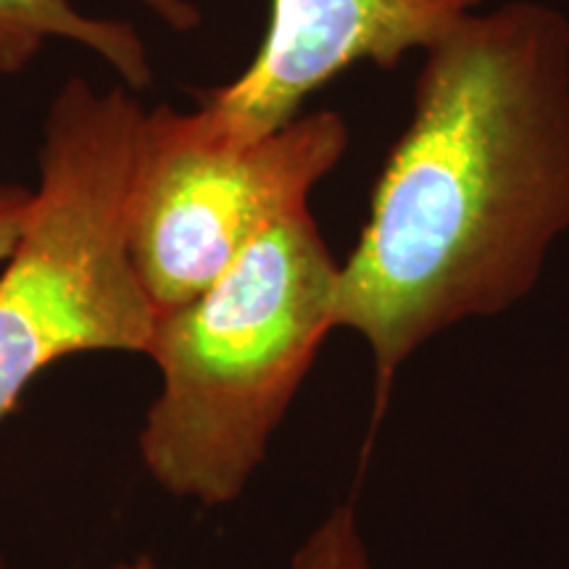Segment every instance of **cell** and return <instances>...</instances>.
Wrapping results in <instances>:
<instances>
[{"instance_id":"cell-1","label":"cell","mask_w":569,"mask_h":569,"mask_svg":"<svg viewBox=\"0 0 569 569\" xmlns=\"http://www.w3.org/2000/svg\"><path fill=\"white\" fill-rule=\"evenodd\" d=\"M569 230V19L515 0L425 51L415 113L340 264L336 327L359 332L386 407L438 332L528 298Z\"/></svg>"},{"instance_id":"cell-2","label":"cell","mask_w":569,"mask_h":569,"mask_svg":"<svg viewBox=\"0 0 569 569\" xmlns=\"http://www.w3.org/2000/svg\"><path fill=\"white\" fill-rule=\"evenodd\" d=\"M338 272L301 206L209 288L159 315L148 356L161 390L142 422L140 457L167 493L224 507L248 488L336 330Z\"/></svg>"},{"instance_id":"cell-3","label":"cell","mask_w":569,"mask_h":569,"mask_svg":"<svg viewBox=\"0 0 569 569\" xmlns=\"http://www.w3.org/2000/svg\"><path fill=\"white\" fill-rule=\"evenodd\" d=\"M142 119L130 88L74 77L53 98L38 190L0 272V419L67 356L151 351L159 311L127 246Z\"/></svg>"},{"instance_id":"cell-4","label":"cell","mask_w":569,"mask_h":569,"mask_svg":"<svg viewBox=\"0 0 569 569\" xmlns=\"http://www.w3.org/2000/svg\"><path fill=\"white\" fill-rule=\"evenodd\" d=\"M348 127L336 111L298 117L253 146H224L196 111H146L127 201V246L156 311L188 303L338 167Z\"/></svg>"},{"instance_id":"cell-5","label":"cell","mask_w":569,"mask_h":569,"mask_svg":"<svg viewBox=\"0 0 569 569\" xmlns=\"http://www.w3.org/2000/svg\"><path fill=\"white\" fill-rule=\"evenodd\" d=\"M482 0H272L269 30L238 80L203 92L198 124L224 146H253L296 122L303 101L356 63L393 69Z\"/></svg>"},{"instance_id":"cell-6","label":"cell","mask_w":569,"mask_h":569,"mask_svg":"<svg viewBox=\"0 0 569 569\" xmlns=\"http://www.w3.org/2000/svg\"><path fill=\"white\" fill-rule=\"evenodd\" d=\"M48 40L88 48L117 71L124 88H151V53L127 21L90 17L74 0H0V74L30 67Z\"/></svg>"},{"instance_id":"cell-7","label":"cell","mask_w":569,"mask_h":569,"mask_svg":"<svg viewBox=\"0 0 569 569\" xmlns=\"http://www.w3.org/2000/svg\"><path fill=\"white\" fill-rule=\"evenodd\" d=\"M293 569H369L353 509L340 507L306 538L293 559Z\"/></svg>"},{"instance_id":"cell-8","label":"cell","mask_w":569,"mask_h":569,"mask_svg":"<svg viewBox=\"0 0 569 569\" xmlns=\"http://www.w3.org/2000/svg\"><path fill=\"white\" fill-rule=\"evenodd\" d=\"M32 190L24 184H0V261H6L24 230Z\"/></svg>"},{"instance_id":"cell-9","label":"cell","mask_w":569,"mask_h":569,"mask_svg":"<svg viewBox=\"0 0 569 569\" xmlns=\"http://www.w3.org/2000/svg\"><path fill=\"white\" fill-rule=\"evenodd\" d=\"M134 3L151 11L174 32H190L201 24V11L190 0H134Z\"/></svg>"},{"instance_id":"cell-10","label":"cell","mask_w":569,"mask_h":569,"mask_svg":"<svg viewBox=\"0 0 569 569\" xmlns=\"http://www.w3.org/2000/svg\"><path fill=\"white\" fill-rule=\"evenodd\" d=\"M111 569H163V567H161V565H156L153 559L140 557V559H134V561H124V565H117V567H111Z\"/></svg>"},{"instance_id":"cell-11","label":"cell","mask_w":569,"mask_h":569,"mask_svg":"<svg viewBox=\"0 0 569 569\" xmlns=\"http://www.w3.org/2000/svg\"><path fill=\"white\" fill-rule=\"evenodd\" d=\"M0 569H9V567H6V561H3V557H0Z\"/></svg>"}]
</instances>
